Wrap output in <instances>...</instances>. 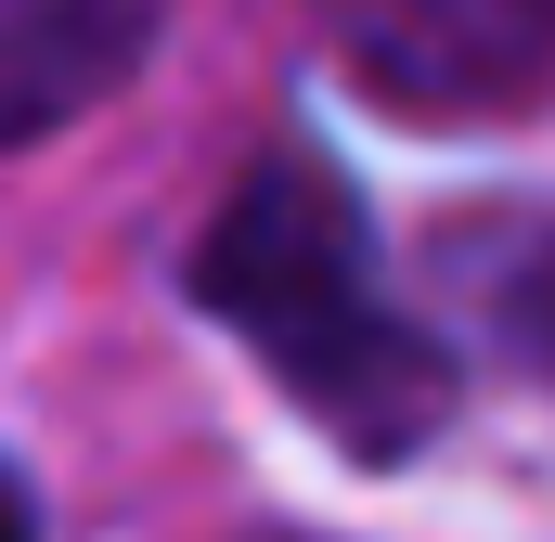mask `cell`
<instances>
[{
	"label": "cell",
	"mask_w": 555,
	"mask_h": 542,
	"mask_svg": "<svg viewBox=\"0 0 555 542\" xmlns=\"http://www.w3.org/2000/svg\"><path fill=\"white\" fill-rule=\"evenodd\" d=\"M194 297L272 362L349 452H414L452 413V362L414 310L388 297L375 233L323 155H259L194 259Z\"/></svg>",
	"instance_id": "1"
},
{
	"label": "cell",
	"mask_w": 555,
	"mask_h": 542,
	"mask_svg": "<svg viewBox=\"0 0 555 542\" xmlns=\"http://www.w3.org/2000/svg\"><path fill=\"white\" fill-rule=\"evenodd\" d=\"M323 26L401 117H517L555 91V0H323Z\"/></svg>",
	"instance_id": "2"
},
{
	"label": "cell",
	"mask_w": 555,
	"mask_h": 542,
	"mask_svg": "<svg viewBox=\"0 0 555 542\" xmlns=\"http://www.w3.org/2000/svg\"><path fill=\"white\" fill-rule=\"evenodd\" d=\"M155 26H168V0H0V142L91 117L155 52Z\"/></svg>",
	"instance_id": "3"
},
{
	"label": "cell",
	"mask_w": 555,
	"mask_h": 542,
	"mask_svg": "<svg viewBox=\"0 0 555 542\" xmlns=\"http://www.w3.org/2000/svg\"><path fill=\"white\" fill-rule=\"evenodd\" d=\"M478 310L555 375V220H517V233H478Z\"/></svg>",
	"instance_id": "4"
},
{
	"label": "cell",
	"mask_w": 555,
	"mask_h": 542,
	"mask_svg": "<svg viewBox=\"0 0 555 542\" xmlns=\"http://www.w3.org/2000/svg\"><path fill=\"white\" fill-rule=\"evenodd\" d=\"M0 542H39V517H26V491L0 478Z\"/></svg>",
	"instance_id": "5"
}]
</instances>
